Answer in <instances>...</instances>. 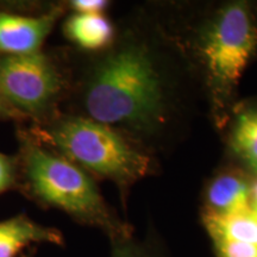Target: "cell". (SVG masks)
I'll use <instances>...</instances> for the list:
<instances>
[{
  "label": "cell",
  "instance_id": "3957f363",
  "mask_svg": "<svg viewBox=\"0 0 257 257\" xmlns=\"http://www.w3.org/2000/svg\"><path fill=\"white\" fill-rule=\"evenodd\" d=\"M28 128L41 143L88 174L111 179L119 185L133 184L150 168L148 156L117 131L83 115L57 114L47 123Z\"/></svg>",
  "mask_w": 257,
  "mask_h": 257
},
{
  "label": "cell",
  "instance_id": "6da1fadb",
  "mask_svg": "<svg viewBox=\"0 0 257 257\" xmlns=\"http://www.w3.org/2000/svg\"><path fill=\"white\" fill-rule=\"evenodd\" d=\"M85 115L105 125L152 130L163 120L162 80L143 44L130 43L95 61L81 88Z\"/></svg>",
  "mask_w": 257,
  "mask_h": 257
},
{
  "label": "cell",
  "instance_id": "2e32d148",
  "mask_svg": "<svg viewBox=\"0 0 257 257\" xmlns=\"http://www.w3.org/2000/svg\"><path fill=\"white\" fill-rule=\"evenodd\" d=\"M0 121H14L15 124H25L24 117L5 100V98L0 93Z\"/></svg>",
  "mask_w": 257,
  "mask_h": 257
},
{
  "label": "cell",
  "instance_id": "7a4b0ae2",
  "mask_svg": "<svg viewBox=\"0 0 257 257\" xmlns=\"http://www.w3.org/2000/svg\"><path fill=\"white\" fill-rule=\"evenodd\" d=\"M19 192L38 206L57 208L80 224L105 231L112 238L131 237L107 206L94 179L72 161L44 146L24 123L16 124Z\"/></svg>",
  "mask_w": 257,
  "mask_h": 257
},
{
  "label": "cell",
  "instance_id": "9c48e42d",
  "mask_svg": "<svg viewBox=\"0 0 257 257\" xmlns=\"http://www.w3.org/2000/svg\"><path fill=\"white\" fill-rule=\"evenodd\" d=\"M63 32L86 50H100L113 37V28L102 15L73 14L64 22Z\"/></svg>",
  "mask_w": 257,
  "mask_h": 257
},
{
  "label": "cell",
  "instance_id": "277c9868",
  "mask_svg": "<svg viewBox=\"0 0 257 257\" xmlns=\"http://www.w3.org/2000/svg\"><path fill=\"white\" fill-rule=\"evenodd\" d=\"M67 80L55 59L43 49L0 56V93L24 119L41 125L56 117Z\"/></svg>",
  "mask_w": 257,
  "mask_h": 257
},
{
  "label": "cell",
  "instance_id": "e0dca14e",
  "mask_svg": "<svg viewBox=\"0 0 257 257\" xmlns=\"http://www.w3.org/2000/svg\"><path fill=\"white\" fill-rule=\"evenodd\" d=\"M250 207L257 211V181L250 188Z\"/></svg>",
  "mask_w": 257,
  "mask_h": 257
},
{
  "label": "cell",
  "instance_id": "7c38bea8",
  "mask_svg": "<svg viewBox=\"0 0 257 257\" xmlns=\"http://www.w3.org/2000/svg\"><path fill=\"white\" fill-rule=\"evenodd\" d=\"M10 191L19 192L18 157L0 152V195Z\"/></svg>",
  "mask_w": 257,
  "mask_h": 257
},
{
  "label": "cell",
  "instance_id": "52a82bcc",
  "mask_svg": "<svg viewBox=\"0 0 257 257\" xmlns=\"http://www.w3.org/2000/svg\"><path fill=\"white\" fill-rule=\"evenodd\" d=\"M41 243L63 245L62 232L37 223L25 213L0 220V257H17L31 244Z\"/></svg>",
  "mask_w": 257,
  "mask_h": 257
},
{
  "label": "cell",
  "instance_id": "30bf717a",
  "mask_svg": "<svg viewBox=\"0 0 257 257\" xmlns=\"http://www.w3.org/2000/svg\"><path fill=\"white\" fill-rule=\"evenodd\" d=\"M204 224L212 239H227L257 245V216L251 207L226 214H204Z\"/></svg>",
  "mask_w": 257,
  "mask_h": 257
},
{
  "label": "cell",
  "instance_id": "9a60e30c",
  "mask_svg": "<svg viewBox=\"0 0 257 257\" xmlns=\"http://www.w3.org/2000/svg\"><path fill=\"white\" fill-rule=\"evenodd\" d=\"M107 4L104 0H73L69 3V6L74 10V14L102 15Z\"/></svg>",
  "mask_w": 257,
  "mask_h": 257
},
{
  "label": "cell",
  "instance_id": "5bb4252c",
  "mask_svg": "<svg viewBox=\"0 0 257 257\" xmlns=\"http://www.w3.org/2000/svg\"><path fill=\"white\" fill-rule=\"evenodd\" d=\"M111 257H154L146 248L131 242L130 237L112 238Z\"/></svg>",
  "mask_w": 257,
  "mask_h": 257
},
{
  "label": "cell",
  "instance_id": "ba28073f",
  "mask_svg": "<svg viewBox=\"0 0 257 257\" xmlns=\"http://www.w3.org/2000/svg\"><path fill=\"white\" fill-rule=\"evenodd\" d=\"M250 188L245 179L236 173H225L212 181L206 193L204 214L226 216L250 207Z\"/></svg>",
  "mask_w": 257,
  "mask_h": 257
},
{
  "label": "cell",
  "instance_id": "ac0fdd59",
  "mask_svg": "<svg viewBox=\"0 0 257 257\" xmlns=\"http://www.w3.org/2000/svg\"><path fill=\"white\" fill-rule=\"evenodd\" d=\"M35 252H36V248H32V249H29L27 251L22 253L19 257H34L35 256Z\"/></svg>",
  "mask_w": 257,
  "mask_h": 257
},
{
  "label": "cell",
  "instance_id": "d6986e66",
  "mask_svg": "<svg viewBox=\"0 0 257 257\" xmlns=\"http://www.w3.org/2000/svg\"><path fill=\"white\" fill-rule=\"evenodd\" d=\"M255 213H256V216H257V211H255Z\"/></svg>",
  "mask_w": 257,
  "mask_h": 257
},
{
  "label": "cell",
  "instance_id": "ffe728a7",
  "mask_svg": "<svg viewBox=\"0 0 257 257\" xmlns=\"http://www.w3.org/2000/svg\"><path fill=\"white\" fill-rule=\"evenodd\" d=\"M256 170H257V169H256Z\"/></svg>",
  "mask_w": 257,
  "mask_h": 257
},
{
  "label": "cell",
  "instance_id": "8992f818",
  "mask_svg": "<svg viewBox=\"0 0 257 257\" xmlns=\"http://www.w3.org/2000/svg\"><path fill=\"white\" fill-rule=\"evenodd\" d=\"M64 14V6L40 10L31 3L0 2V56L25 55L43 43Z\"/></svg>",
  "mask_w": 257,
  "mask_h": 257
},
{
  "label": "cell",
  "instance_id": "8fae6325",
  "mask_svg": "<svg viewBox=\"0 0 257 257\" xmlns=\"http://www.w3.org/2000/svg\"><path fill=\"white\" fill-rule=\"evenodd\" d=\"M231 146L242 159L257 169V108L240 112L231 135Z\"/></svg>",
  "mask_w": 257,
  "mask_h": 257
},
{
  "label": "cell",
  "instance_id": "5b68a950",
  "mask_svg": "<svg viewBox=\"0 0 257 257\" xmlns=\"http://www.w3.org/2000/svg\"><path fill=\"white\" fill-rule=\"evenodd\" d=\"M257 46V27L244 3L221 9L202 31L200 51L212 86L229 92L248 64Z\"/></svg>",
  "mask_w": 257,
  "mask_h": 257
},
{
  "label": "cell",
  "instance_id": "4fadbf2b",
  "mask_svg": "<svg viewBox=\"0 0 257 257\" xmlns=\"http://www.w3.org/2000/svg\"><path fill=\"white\" fill-rule=\"evenodd\" d=\"M218 257H257V245L227 239H213Z\"/></svg>",
  "mask_w": 257,
  "mask_h": 257
}]
</instances>
